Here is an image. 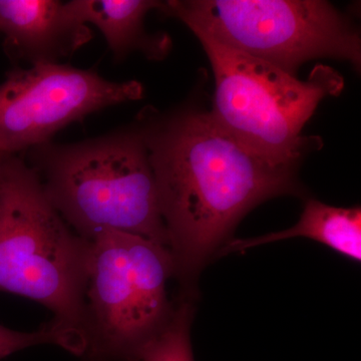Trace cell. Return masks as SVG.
I'll return each instance as SVG.
<instances>
[{
  "label": "cell",
  "instance_id": "obj_9",
  "mask_svg": "<svg viewBox=\"0 0 361 361\" xmlns=\"http://www.w3.org/2000/svg\"><path fill=\"white\" fill-rule=\"evenodd\" d=\"M70 13L84 25H92L104 35L114 61H125L133 52L161 61L170 51V37L152 35L145 27L149 11H160L156 0H71Z\"/></svg>",
  "mask_w": 361,
  "mask_h": 361
},
{
  "label": "cell",
  "instance_id": "obj_7",
  "mask_svg": "<svg viewBox=\"0 0 361 361\" xmlns=\"http://www.w3.org/2000/svg\"><path fill=\"white\" fill-rule=\"evenodd\" d=\"M142 97L141 82H113L96 68L68 63L14 66L0 82V153H25L51 142L71 123Z\"/></svg>",
  "mask_w": 361,
  "mask_h": 361
},
{
  "label": "cell",
  "instance_id": "obj_8",
  "mask_svg": "<svg viewBox=\"0 0 361 361\" xmlns=\"http://www.w3.org/2000/svg\"><path fill=\"white\" fill-rule=\"evenodd\" d=\"M0 35L14 63H61L94 39L58 0H0Z\"/></svg>",
  "mask_w": 361,
  "mask_h": 361
},
{
  "label": "cell",
  "instance_id": "obj_3",
  "mask_svg": "<svg viewBox=\"0 0 361 361\" xmlns=\"http://www.w3.org/2000/svg\"><path fill=\"white\" fill-rule=\"evenodd\" d=\"M90 241L51 205L39 176L20 155L0 167V291L52 313L45 324L78 358L85 349Z\"/></svg>",
  "mask_w": 361,
  "mask_h": 361
},
{
  "label": "cell",
  "instance_id": "obj_10",
  "mask_svg": "<svg viewBox=\"0 0 361 361\" xmlns=\"http://www.w3.org/2000/svg\"><path fill=\"white\" fill-rule=\"evenodd\" d=\"M312 239L355 262L361 261V209L341 208L308 200L300 219L284 231L256 238L231 240L219 254L244 252L248 249L291 238Z\"/></svg>",
  "mask_w": 361,
  "mask_h": 361
},
{
  "label": "cell",
  "instance_id": "obj_4",
  "mask_svg": "<svg viewBox=\"0 0 361 361\" xmlns=\"http://www.w3.org/2000/svg\"><path fill=\"white\" fill-rule=\"evenodd\" d=\"M200 40L215 77V122L242 146L278 169L293 170L318 137H304V126L325 97L343 89V78L319 65L300 80L286 71L229 47L205 35Z\"/></svg>",
  "mask_w": 361,
  "mask_h": 361
},
{
  "label": "cell",
  "instance_id": "obj_11",
  "mask_svg": "<svg viewBox=\"0 0 361 361\" xmlns=\"http://www.w3.org/2000/svg\"><path fill=\"white\" fill-rule=\"evenodd\" d=\"M194 306L188 299L174 305L166 326L145 346L141 361H195L191 343Z\"/></svg>",
  "mask_w": 361,
  "mask_h": 361
},
{
  "label": "cell",
  "instance_id": "obj_12",
  "mask_svg": "<svg viewBox=\"0 0 361 361\" xmlns=\"http://www.w3.org/2000/svg\"><path fill=\"white\" fill-rule=\"evenodd\" d=\"M40 344H52L63 348L61 337L45 325L33 332L16 331L0 325V360L23 349Z\"/></svg>",
  "mask_w": 361,
  "mask_h": 361
},
{
  "label": "cell",
  "instance_id": "obj_1",
  "mask_svg": "<svg viewBox=\"0 0 361 361\" xmlns=\"http://www.w3.org/2000/svg\"><path fill=\"white\" fill-rule=\"evenodd\" d=\"M153 169L174 277L191 290L240 220L268 199L300 191L294 171L272 167L209 111H146L137 118Z\"/></svg>",
  "mask_w": 361,
  "mask_h": 361
},
{
  "label": "cell",
  "instance_id": "obj_13",
  "mask_svg": "<svg viewBox=\"0 0 361 361\" xmlns=\"http://www.w3.org/2000/svg\"><path fill=\"white\" fill-rule=\"evenodd\" d=\"M8 155H4V154L0 153V167H1L2 163H4V159Z\"/></svg>",
  "mask_w": 361,
  "mask_h": 361
},
{
  "label": "cell",
  "instance_id": "obj_5",
  "mask_svg": "<svg viewBox=\"0 0 361 361\" xmlns=\"http://www.w3.org/2000/svg\"><path fill=\"white\" fill-rule=\"evenodd\" d=\"M172 277L168 247L116 231L90 240L80 361H141L174 311L167 293Z\"/></svg>",
  "mask_w": 361,
  "mask_h": 361
},
{
  "label": "cell",
  "instance_id": "obj_2",
  "mask_svg": "<svg viewBox=\"0 0 361 361\" xmlns=\"http://www.w3.org/2000/svg\"><path fill=\"white\" fill-rule=\"evenodd\" d=\"M51 205L78 236L135 235L168 247L148 148L137 123L85 141L25 152Z\"/></svg>",
  "mask_w": 361,
  "mask_h": 361
},
{
  "label": "cell",
  "instance_id": "obj_6",
  "mask_svg": "<svg viewBox=\"0 0 361 361\" xmlns=\"http://www.w3.org/2000/svg\"><path fill=\"white\" fill-rule=\"evenodd\" d=\"M160 13L194 32L296 77L312 59L360 68V37L338 11L320 0H168Z\"/></svg>",
  "mask_w": 361,
  "mask_h": 361
}]
</instances>
